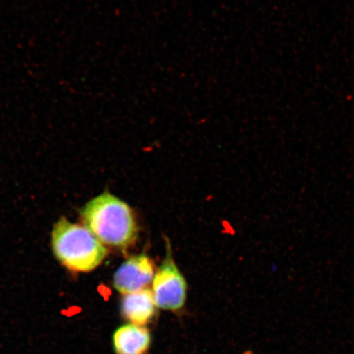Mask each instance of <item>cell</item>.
<instances>
[{"label":"cell","instance_id":"cell-5","mask_svg":"<svg viewBox=\"0 0 354 354\" xmlns=\"http://www.w3.org/2000/svg\"><path fill=\"white\" fill-rule=\"evenodd\" d=\"M121 313L132 324L145 326L151 322L157 313L152 290L145 289L123 296Z\"/></svg>","mask_w":354,"mask_h":354},{"label":"cell","instance_id":"cell-3","mask_svg":"<svg viewBox=\"0 0 354 354\" xmlns=\"http://www.w3.org/2000/svg\"><path fill=\"white\" fill-rule=\"evenodd\" d=\"M167 245L166 258L153 277L152 292L158 308L176 312L187 300V284Z\"/></svg>","mask_w":354,"mask_h":354},{"label":"cell","instance_id":"cell-6","mask_svg":"<svg viewBox=\"0 0 354 354\" xmlns=\"http://www.w3.org/2000/svg\"><path fill=\"white\" fill-rule=\"evenodd\" d=\"M113 344L116 354H145L151 344V334L142 326L124 325L115 330Z\"/></svg>","mask_w":354,"mask_h":354},{"label":"cell","instance_id":"cell-2","mask_svg":"<svg viewBox=\"0 0 354 354\" xmlns=\"http://www.w3.org/2000/svg\"><path fill=\"white\" fill-rule=\"evenodd\" d=\"M53 251L66 269L74 272H90L98 268L108 250L85 225L62 218L52 232Z\"/></svg>","mask_w":354,"mask_h":354},{"label":"cell","instance_id":"cell-1","mask_svg":"<svg viewBox=\"0 0 354 354\" xmlns=\"http://www.w3.org/2000/svg\"><path fill=\"white\" fill-rule=\"evenodd\" d=\"M83 225L104 245L127 250L138 236L131 207L108 192L88 201L80 212Z\"/></svg>","mask_w":354,"mask_h":354},{"label":"cell","instance_id":"cell-4","mask_svg":"<svg viewBox=\"0 0 354 354\" xmlns=\"http://www.w3.org/2000/svg\"><path fill=\"white\" fill-rule=\"evenodd\" d=\"M154 264L147 255L140 254L127 259L114 274L113 286L124 295L145 290L153 282Z\"/></svg>","mask_w":354,"mask_h":354}]
</instances>
